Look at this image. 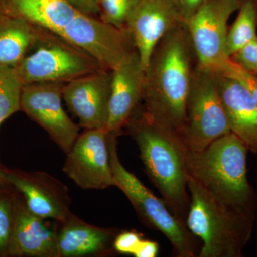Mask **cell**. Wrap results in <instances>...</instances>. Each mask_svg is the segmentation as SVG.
<instances>
[{"label": "cell", "mask_w": 257, "mask_h": 257, "mask_svg": "<svg viewBox=\"0 0 257 257\" xmlns=\"http://www.w3.org/2000/svg\"><path fill=\"white\" fill-rule=\"evenodd\" d=\"M196 62L190 35L182 23L160 40L145 70L143 116L181 139Z\"/></svg>", "instance_id": "1"}, {"label": "cell", "mask_w": 257, "mask_h": 257, "mask_svg": "<svg viewBox=\"0 0 257 257\" xmlns=\"http://www.w3.org/2000/svg\"><path fill=\"white\" fill-rule=\"evenodd\" d=\"M248 148L234 133L199 152L187 151V172L228 207L251 216L253 194L246 175Z\"/></svg>", "instance_id": "2"}, {"label": "cell", "mask_w": 257, "mask_h": 257, "mask_svg": "<svg viewBox=\"0 0 257 257\" xmlns=\"http://www.w3.org/2000/svg\"><path fill=\"white\" fill-rule=\"evenodd\" d=\"M132 127L147 173L167 205L183 221L188 207V172L187 150L182 139L143 115L133 121Z\"/></svg>", "instance_id": "3"}, {"label": "cell", "mask_w": 257, "mask_h": 257, "mask_svg": "<svg viewBox=\"0 0 257 257\" xmlns=\"http://www.w3.org/2000/svg\"><path fill=\"white\" fill-rule=\"evenodd\" d=\"M187 229L202 240L200 257H238L251 233L250 216L228 207L188 174Z\"/></svg>", "instance_id": "4"}, {"label": "cell", "mask_w": 257, "mask_h": 257, "mask_svg": "<svg viewBox=\"0 0 257 257\" xmlns=\"http://www.w3.org/2000/svg\"><path fill=\"white\" fill-rule=\"evenodd\" d=\"M14 68L23 85L38 82L67 83L104 69L82 49L47 30Z\"/></svg>", "instance_id": "5"}, {"label": "cell", "mask_w": 257, "mask_h": 257, "mask_svg": "<svg viewBox=\"0 0 257 257\" xmlns=\"http://www.w3.org/2000/svg\"><path fill=\"white\" fill-rule=\"evenodd\" d=\"M115 135L109 133L108 145L116 187L127 197L138 214L169 239L177 256H195L194 239L185 224L170 212L165 202L157 197L120 162Z\"/></svg>", "instance_id": "6"}, {"label": "cell", "mask_w": 257, "mask_h": 257, "mask_svg": "<svg viewBox=\"0 0 257 257\" xmlns=\"http://www.w3.org/2000/svg\"><path fill=\"white\" fill-rule=\"evenodd\" d=\"M231 133L214 73L196 66L186 105V124L182 140L187 150L199 152L218 138Z\"/></svg>", "instance_id": "7"}, {"label": "cell", "mask_w": 257, "mask_h": 257, "mask_svg": "<svg viewBox=\"0 0 257 257\" xmlns=\"http://www.w3.org/2000/svg\"><path fill=\"white\" fill-rule=\"evenodd\" d=\"M240 0H204L186 22L199 67L226 72L232 60L227 54L228 21Z\"/></svg>", "instance_id": "8"}, {"label": "cell", "mask_w": 257, "mask_h": 257, "mask_svg": "<svg viewBox=\"0 0 257 257\" xmlns=\"http://www.w3.org/2000/svg\"><path fill=\"white\" fill-rule=\"evenodd\" d=\"M62 37L111 71L136 50L126 29L108 25L100 19L82 13L77 15Z\"/></svg>", "instance_id": "9"}, {"label": "cell", "mask_w": 257, "mask_h": 257, "mask_svg": "<svg viewBox=\"0 0 257 257\" xmlns=\"http://www.w3.org/2000/svg\"><path fill=\"white\" fill-rule=\"evenodd\" d=\"M62 82H38L25 84L22 90L20 109L36 121L52 140L68 153L78 138L79 126L62 107Z\"/></svg>", "instance_id": "10"}, {"label": "cell", "mask_w": 257, "mask_h": 257, "mask_svg": "<svg viewBox=\"0 0 257 257\" xmlns=\"http://www.w3.org/2000/svg\"><path fill=\"white\" fill-rule=\"evenodd\" d=\"M109 133L104 128L87 130L74 142L63 167L69 179L84 189L116 187L111 170Z\"/></svg>", "instance_id": "11"}, {"label": "cell", "mask_w": 257, "mask_h": 257, "mask_svg": "<svg viewBox=\"0 0 257 257\" xmlns=\"http://www.w3.org/2000/svg\"><path fill=\"white\" fill-rule=\"evenodd\" d=\"M182 23L184 22L177 0L134 1L126 29L145 70L160 40Z\"/></svg>", "instance_id": "12"}, {"label": "cell", "mask_w": 257, "mask_h": 257, "mask_svg": "<svg viewBox=\"0 0 257 257\" xmlns=\"http://www.w3.org/2000/svg\"><path fill=\"white\" fill-rule=\"evenodd\" d=\"M111 76V70L102 69L64 84L62 97L83 127L105 130Z\"/></svg>", "instance_id": "13"}, {"label": "cell", "mask_w": 257, "mask_h": 257, "mask_svg": "<svg viewBox=\"0 0 257 257\" xmlns=\"http://www.w3.org/2000/svg\"><path fill=\"white\" fill-rule=\"evenodd\" d=\"M109 114L105 130L117 133L143 99L145 69L136 50L111 71Z\"/></svg>", "instance_id": "14"}, {"label": "cell", "mask_w": 257, "mask_h": 257, "mask_svg": "<svg viewBox=\"0 0 257 257\" xmlns=\"http://www.w3.org/2000/svg\"><path fill=\"white\" fill-rule=\"evenodd\" d=\"M213 73L231 133L257 153V101L236 79L224 72Z\"/></svg>", "instance_id": "15"}, {"label": "cell", "mask_w": 257, "mask_h": 257, "mask_svg": "<svg viewBox=\"0 0 257 257\" xmlns=\"http://www.w3.org/2000/svg\"><path fill=\"white\" fill-rule=\"evenodd\" d=\"M0 10L60 37L81 13L66 0H0Z\"/></svg>", "instance_id": "16"}, {"label": "cell", "mask_w": 257, "mask_h": 257, "mask_svg": "<svg viewBox=\"0 0 257 257\" xmlns=\"http://www.w3.org/2000/svg\"><path fill=\"white\" fill-rule=\"evenodd\" d=\"M8 246L15 255L59 256L57 236L28 209L19 211L15 218Z\"/></svg>", "instance_id": "17"}, {"label": "cell", "mask_w": 257, "mask_h": 257, "mask_svg": "<svg viewBox=\"0 0 257 257\" xmlns=\"http://www.w3.org/2000/svg\"><path fill=\"white\" fill-rule=\"evenodd\" d=\"M44 30L0 10V64H18L37 45Z\"/></svg>", "instance_id": "18"}, {"label": "cell", "mask_w": 257, "mask_h": 257, "mask_svg": "<svg viewBox=\"0 0 257 257\" xmlns=\"http://www.w3.org/2000/svg\"><path fill=\"white\" fill-rule=\"evenodd\" d=\"M111 239L106 231L81 223L66 225L57 236L59 256H79L100 251Z\"/></svg>", "instance_id": "19"}, {"label": "cell", "mask_w": 257, "mask_h": 257, "mask_svg": "<svg viewBox=\"0 0 257 257\" xmlns=\"http://www.w3.org/2000/svg\"><path fill=\"white\" fill-rule=\"evenodd\" d=\"M5 179L23 193L28 209L32 214L41 218H51L62 221L67 213L58 201L41 186L28 179L13 174H4Z\"/></svg>", "instance_id": "20"}, {"label": "cell", "mask_w": 257, "mask_h": 257, "mask_svg": "<svg viewBox=\"0 0 257 257\" xmlns=\"http://www.w3.org/2000/svg\"><path fill=\"white\" fill-rule=\"evenodd\" d=\"M237 17L228 32L230 57L257 37V0H240Z\"/></svg>", "instance_id": "21"}, {"label": "cell", "mask_w": 257, "mask_h": 257, "mask_svg": "<svg viewBox=\"0 0 257 257\" xmlns=\"http://www.w3.org/2000/svg\"><path fill=\"white\" fill-rule=\"evenodd\" d=\"M23 84L14 66L0 64V124L20 109Z\"/></svg>", "instance_id": "22"}, {"label": "cell", "mask_w": 257, "mask_h": 257, "mask_svg": "<svg viewBox=\"0 0 257 257\" xmlns=\"http://www.w3.org/2000/svg\"><path fill=\"white\" fill-rule=\"evenodd\" d=\"M135 0H97L99 19L108 25L126 29V20Z\"/></svg>", "instance_id": "23"}, {"label": "cell", "mask_w": 257, "mask_h": 257, "mask_svg": "<svg viewBox=\"0 0 257 257\" xmlns=\"http://www.w3.org/2000/svg\"><path fill=\"white\" fill-rule=\"evenodd\" d=\"M231 58L243 68L257 75V37L235 52Z\"/></svg>", "instance_id": "24"}, {"label": "cell", "mask_w": 257, "mask_h": 257, "mask_svg": "<svg viewBox=\"0 0 257 257\" xmlns=\"http://www.w3.org/2000/svg\"><path fill=\"white\" fill-rule=\"evenodd\" d=\"M224 73L231 76L243 84L257 101V77L255 74L248 72L233 60L229 68Z\"/></svg>", "instance_id": "25"}, {"label": "cell", "mask_w": 257, "mask_h": 257, "mask_svg": "<svg viewBox=\"0 0 257 257\" xmlns=\"http://www.w3.org/2000/svg\"><path fill=\"white\" fill-rule=\"evenodd\" d=\"M14 221L9 202L0 199V249L9 245Z\"/></svg>", "instance_id": "26"}, {"label": "cell", "mask_w": 257, "mask_h": 257, "mask_svg": "<svg viewBox=\"0 0 257 257\" xmlns=\"http://www.w3.org/2000/svg\"><path fill=\"white\" fill-rule=\"evenodd\" d=\"M141 236L135 231H125L116 236L114 246L118 252L134 255L142 241Z\"/></svg>", "instance_id": "27"}, {"label": "cell", "mask_w": 257, "mask_h": 257, "mask_svg": "<svg viewBox=\"0 0 257 257\" xmlns=\"http://www.w3.org/2000/svg\"><path fill=\"white\" fill-rule=\"evenodd\" d=\"M74 8L84 14L92 15H99V7L97 0H66Z\"/></svg>", "instance_id": "28"}, {"label": "cell", "mask_w": 257, "mask_h": 257, "mask_svg": "<svg viewBox=\"0 0 257 257\" xmlns=\"http://www.w3.org/2000/svg\"><path fill=\"white\" fill-rule=\"evenodd\" d=\"M204 0H177L184 23L192 16Z\"/></svg>", "instance_id": "29"}, {"label": "cell", "mask_w": 257, "mask_h": 257, "mask_svg": "<svg viewBox=\"0 0 257 257\" xmlns=\"http://www.w3.org/2000/svg\"><path fill=\"white\" fill-rule=\"evenodd\" d=\"M159 251L158 243L150 240H142L134 256L136 257H155Z\"/></svg>", "instance_id": "30"}, {"label": "cell", "mask_w": 257, "mask_h": 257, "mask_svg": "<svg viewBox=\"0 0 257 257\" xmlns=\"http://www.w3.org/2000/svg\"><path fill=\"white\" fill-rule=\"evenodd\" d=\"M5 179V175L4 174L2 173L1 172H0V184H1L2 181L3 180V179Z\"/></svg>", "instance_id": "31"}, {"label": "cell", "mask_w": 257, "mask_h": 257, "mask_svg": "<svg viewBox=\"0 0 257 257\" xmlns=\"http://www.w3.org/2000/svg\"><path fill=\"white\" fill-rule=\"evenodd\" d=\"M256 77H257V75H256Z\"/></svg>", "instance_id": "32"}]
</instances>
